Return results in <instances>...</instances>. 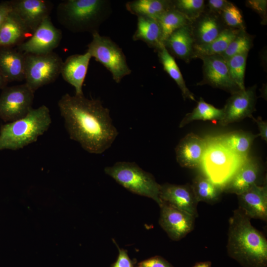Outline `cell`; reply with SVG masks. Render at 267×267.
<instances>
[{
  "mask_svg": "<svg viewBox=\"0 0 267 267\" xmlns=\"http://www.w3.org/2000/svg\"><path fill=\"white\" fill-rule=\"evenodd\" d=\"M258 125V127L259 131V136H260L263 140L266 141H267V121L262 120V118L258 117V118H255L253 116L251 118Z\"/></svg>",
  "mask_w": 267,
  "mask_h": 267,
  "instance_id": "60d3db41",
  "label": "cell"
},
{
  "mask_svg": "<svg viewBox=\"0 0 267 267\" xmlns=\"http://www.w3.org/2000/svg\"><path fill=\"white\" fill-rule=\"evenodd\" d=\"M259 173L257 162L248 157L224 185L223 191L237 195L241 194L257 183Z\"/></svg>",
  "mask_w": 267,
  "mask_h": 267,
  "instance_id": "ffe728a7",
  "label": "cell"
},
{
  "mask_svg": "<svg viewBox=\"0 0 267 267\" xmlns=\"http://www.w3.org/2000/svg\"><path fill=\"white\" fill-rule=\"evenodd\" d=\"M31 36L30 32L11 10L0 29V48L17 47Z\"/></svg>",
  "mask_w": 267,
  "mask_h": 267,
  "instance_id": "603a6c76",
  "label": "cell"
},
{
  "mask_svg": "<svg viewBox=\"0 0 267 267\" xmlns=\"http://www.w3.org/2000/svg\"><path fill=\"white\" fill-rule=\"evenodd\" d=\"M8 82L0 70V89L6 87Z\"/></svg>",
  "mask_w": 267,
  "mask_h": 267,
  "instance_id": "b9f144b4",
  "label": "cell"
},
{
  "mask_svg": "<svg viewBox=\"0 0 267 267\" xmlns=\"http://www.w3.org/2000/svg\"><path fill=\"white\" fill-rule=\"evenodd\" d=\"M211 262L205 261L197 263L192 267H211Z\"/></svg>",
  "mask_w": 267,
  "mask_h": 267,
  "instance_id": "7bdbcfd3",
  "label": "cell"
},
{
  "mask_svg": "<svg viewBox=\"0 0 267 267\" xmlns=\"http://www.w3.org/2000/svg\"><path fill=\"white\" fill-rule=\"evenodd\" d=\"M248 54V52L239 54L226 60L230 77L240 90L246 89L244 78Z\"/></svg>",
  "mask_w": 267,
  "mask_h": 267,
  "instance_id": "1f68e13d",
  "label": "cell"
},
{
  "mask_svg": "<svg viewBox=\"0 0 267 267\" xmlns=\"http://www.w3.org/2000/svg\"><path fill=\"white\" fill-rule=\"evenodd\" d=\"M132 38L133 41H141L156 51L164 45L158 20L149 17L137 16L136 29Z\"/></svg>",
  "mask_w": 267,
  "mask_h": 267,
  "instance_id": "d4e9b609",
  "label": "cell"
},
{
  "mask_svg": "<svg viewBox=\"0 0 267 267\" xmlns=\"http://www.w3.org/2000/svg\"><path fill=\"white\" fill-rule=\"evenodd\" d=\"M246 6L256 11L262 18V23L267 24V1L266 0H248Z\"/></svg>",
  "mask_w": 267,
  "mask_h": 267,
  "instance_id": "d590c367",
  "label": "cell"
},
{
  "mask_svg": "<svg viewBox=\"0 0 267 267\" xmlns=\"http://www.w3.org/2000/svg\"><path fill=\"white\" fill-rule=\"evenodd\" d=\"M51 123L49 109L43 105L32 108L21 119L2 125L0 128V151L18 150L36 142L48 129Z\"/></svg>",
  "mask_w": 267,
  "mask_h": 267,
  "instance_id": "277c9868",
  "label": "cell"
},
{
  "mask_svg": "<svg viewBox=\"0 0 267 267\" xmlns=\"http://www.w3.org/2000/svg\"><path fill=\"white\" fill-rule=\"evenodd\" d=\"M139 267H174L168 262L159 256H155L138 263Z\"/></svg>",
  "mask_w": 267,
  "mask_h": 267,
  "instance_id": "74e56055",
  "label": "cell"
},
{
  "mask_svg": "<svg viewBox=\"0 0 267 267\" xmlns=\"http://www.w3.org/2000/svg\"><path fill=\"white\" fill-rule=\"evenodd\" d=\"M62 31L46 18L26 41L15 48L24 53L42 54L50 53L58 46Z\"/></svg>",
  "mask_w": 267,
  "mask_h": 267,
  "instance_id": "9c48e42d",
  "label": "cell"
},
{
  "mask_svg": "<svg viewBox=\"0 0 267 267\" xmlns=\"http://www.w3.org/2000/svg\"><path fill=\"white\" fill-rule=\"evenodd\" d=\"M12 11L32 35L50 14L53 3L46 0H10Z\"/></svg>",
  "mask_w": 267,
  "mask_h": 267,
  "instance_id": "4fadbf2b",
  "label": "cell"
},
{
  "mask_svg": "<svg viewBox=\"0 0 267 267\" xmlns=\"http://www.w3.org/2000/svg\"><path fill=\"white\" fill-rule=\"evenodd\" d=\"M25 54L14 47L0 48V70L8 83L25 80Z\"/></svg>",
  "mask_w": 267,
  "mask_h": 267,
  "instance_id": "44dd1931",
  "label": "cell"
},
{
  "mask_svg": "<svg viewBox=\"0 0 267 267\" xmlns=\"http://www.w3.org/2000/svg\"><path fill=\"white\" fill-rule=\"evenodd\" d=\"M241 30L226 27L220 35L210 43L194 45L195 58L222 53Z\"/></svg>",
  "mask_w": 267,
  "mask_h": 267,
  "instance_id": "f1b7e54d",
  "label": "cell"
},
{
  "mask_svg": "<svg viewBox=\"0 0 267 267\" xmlns=\"http://www.w3.org/2000/svg\"><path fill=\"white\" fill-rule=\"evenodd\" d=\"M229 3V1L226 0H209L205 5V9L220 16Z\"/></svg>",
  "mask_w": 267,
  "mask_h": 267,
  "instance_id": "8d00e7d4",
  "label": "cell"
},
{
  "mask_svg": "<svg viewBox=\"0 0 267 267\" xmlns=\"http://www.w3.org/2000/svg\"><path fill=\"white\" fill-rule=\"evenodd\" d=\"M253 45L252 37L245 30H241L221 55L226 61L235 55L249 52Z\"/></svg>",
  "mask_w": 267,
  "mask_h": 267,
  "instance_id": "d6a6232c",
  "label": "cell"
},
{
  "mask_svg": "<svg viewBox=\"0 0 267 267\" xmlns=\"http://www.w3.org/2000/svg\"><path fill=\"white\" fill-rule=\"evenodd\" d=\"M191 27L194 45L210 43L217 38L227 27L219 15L205 10L191 22Z\"/></svg>",
  "mask_w": 267,
  "mask_h": 267,
  "instance_id": "ac0fdd59",
  "label": "cell"
},
{
  "mask_svg": "<svg viewBox=\"0 0 267 267\" xmlns=\"http://www.w3.org/2000/svg\"><path fill=\"white\" fill-rule=\"evenodd\" d=\"M191 186L198 202H217L223 191L222 186L215 183L206 175L201 174L195 177Z\"/></svg>",
  "mask_w": 267,
  "mask_h": 267,
  "instance_id": "83f0119b",
  "label": "cell"
},
{
  "mask_svg": "<svg viewBox=\"0 0 267 267\" xmlns=\"http://www.w3.org/2000/svg\"><path fill=\"white\" fill-rule=\"evenodd\" d=\"M106 174L131 192L151 198L159 206L161 185L152 174L140 168L134 162H118L104 169Z\"/></svg>",
  "mask_w": 267,
  "mask_h": 267,
  "instance_id": "5b68a950",
  "label": "cell"
},
{
  "mask_svg": "<svg viewBox=\"0 0 267 267\" xmlns=\"http://www.w3.org/2000/svg\"><path fill=\"white\" fill-rule=\"evenodd\" d=\"M216 141L211 146L207 143L202 160H204V163L206 165L205 168L208 174L207 176L213 182L218 173L225 171L226 169L229 168L232 163V158L230 157L234 155Z\"/></svg>",
  "mask_w": 267,
  "mask_h": 267,
  "instance_id": "cb8c5ba5",
  "label": "cell"
},
{
  "mask_svg": "<svg viewBox=\"0 0 267 267\" xmlns=\"http://www.w3.org/2000/svg\"><path fill=\"white\" fill-rule=\"evenodd\" d=\"M58 106L70 139L90 153H102L118 134L109 110L99 100L65 93Z\"/></svg>",
  "mask_w": 267,
  "mask_h": 267,
  "instance_id": "6da1fadb",
  "label": "cell"
},
{
  "mask_svg": "<svg viewBox=\"0 0 267 267\" xmlns=\"http://www.w3.org/2000/svg\"><path fill=\"white\" fill-rule=\"evenodd\" d=\"M92 36L87 51L111 73L116 83H119L131 73L122 49L109 37L101 36L99 32Z\"/></svg>",
  "mask_w": 267,
  "mask_h": 267,
  "instance_id": "8992f818",
  "label": "cell"
},
{
  "mask_svg": "<svg viewBox=\"0 0 267 267\" xmlns=\"http://www.w3.org/2000/svg\"><path fill=\"white\" fill-rule=\"evenodd\" d=\"M112 12L109 0H66L56 9L59 23L73 33L99 32L101 25Z\"/></svg>",
  "mask_w": 267,
  "mask_h": 267,
  "instance_id": "3957f363",
  "label": "cell"
},
{
  "mask_svg": "<svg viewBox=\"0 0 267 267\" xmlns=\"http://www.w3.org/2000/svg\"><path fill=\"white\" fill-rule=\"evenodd\" d=\"M191 23L175 30L164 43L165 47L172 56L185 62H189L195 58V43Z\"/></svg>",
  "mask_w": 267,
  "mask_h": 267,
  "instance_id": "d6986e66",
  "label": "cell"
},
{
  "mask_svg": "<svg viewBox=\"0 0 267 267\" xmlns=\"http://www.w3.org/2000/svg\"><path fill=\"white\" fill-rule=\"evenodd\" d=\"M91 58L90 54L86 51L84 54L70 55L63 61L60 74L66 82L74 88L76 95H84L83 85Z\"/></svg>",
  "mask_w": 267,
  "mask_h": 267,
  "instance_id": "e0dca14e",
  "label": "cell"
},
{
  "mask_svg": "<svg viewBox=\"0 0 267 267\" xmlns=\"http://www.w3.org/2000/svg\"><path fill=\"white\" fill-rule=\"evenodd\" d=\"M156 51L159 61L162 65L164 71L176 83L181 90L183 99L185 100L188 99L191 100L196 101L194 95L187 87L174 57L170 54L164 45Z\"/></svg>",
  "mask_w": 267,
  "mask_h": 267,
  "instance_id": "4316f807",
  "label": "cell"
},
{
  "mask_svg": "<svg viewBox=\"0 0 267 267\" xmlns=\"http://www.w3.org/2000/svg\"><path fill=\"white\" fill-rule=\"evenodd\" d=\"M256 85L231 94L223 108V114L218 122L222 126L253 117L256 111Z\"/></svg>",
  "mask_w": 267,
  "mask_h": 267,
  "instance_id": "8fae6325",
  "label": "cell"
},
{
  "mask_svg": "<svg viewBox=\"0 0 267 267\" xmlns=\"http://www.w3.org/2000/svg\"><path fill=\"white\" fill-rule=\"evenodd\" d=\"M238 196L239 207L249 218L267 220V185L254 184Z\"/></svg>",
  "mask_w": 267,
  "mask_h": 267,
  "instance_id": "2e32d148",
  "label": "cell"
},
{
  "mask_svg": "<svg viewBox=\"0 0 267 267\" xmlns=\"http://www.w3.org/2000/svg\"><path fill=\"white\" fill-rule=\"evenodd\" d=\"M25 54V84L34 92L58 78L63 63L58 54L53 51L42 54Z\"/></svg>",
  "mask_w": 267,
  "mask_h": 267,
  "instance_id": "52a82bcc",
  "label": "cell"
},
{
  "mask_svg": "<svg viewBox=\"0 0 267 267\" xmlns=\"http://www.w3.org/2000/svg\"><path fill=\"white\" fill-rule=\"evenodd\" d=\"M34 93L25 83L3 89L0 95V119L9 123L26 116L33 108Z\"/></svg>",
  "mask_w": 267,
  "mask_h": 267,
  "instance_id": "ba28073f",
  "label": "cell"
},
{
  "mask_svg": "<svg viewBox=\"0 0 267 267\" xmlns=\"http://www.w3.org/2000/svg\"><path fill=\"white\" fill-rule=\"evenodd\" d=\"M223 114V108H217L200 97L197 106L191 112L186 114L180 121L179 128H182L196 120L219 122L222 118Z\"/></svg>",
  "mask_w": 267,
  "mask_h": 267,
  "instance_id": "f546056e",
  "label": "cell"
},
{
  "mask_svg": "<svg viewBox=\"0 0 267 267\" xmlns=\"http://www.w3.org/2000/svg\"><path fill=\"white\" fill-rule=\"evenodd\" d=\"M160 207L159 223L172 240L179 241L193 230L194 217L166 202Z\"/></svg>",
  "mask_w": 267,
  "mask_h": 267,
  "instance_id": "7c38bea8",
  "label": "cell"
},
{
  "mask_svg": "<svg viewBox=\"0 0 267 267\" xmlns=\"http://www.w3.org/2000/svg\"><path fill=\"white\" fill-rule=\"evenodd\" d=\"M160 197L166 202L181 210L198 217V201L191 184L178 185L166 183L161 185Z\"/></svg>",
  "mask_w": 267,
  "mask_h": 267,
  "instance_id": "5bb4252c",
  "label": "cell"
},
{
  "mask_svg": "<svg viewBox=\"0 0 267 267\" xmlns=\"http://www.w3.org/2000/svg\"><path fill=\"white\" fill-rule=\"evenodd\" d=\"M157 20L161 28L163 43L175 30L191 23L184 15L174 8L165 12Z\"/></svg>",
  "mask_w": 267,
  "mask_h": 267,
  "instance_id": "4dcf8cb0",
  "label": "cell"
},
{
  "mask_svg": "<svg viewBox=\"0 0 267 267\" xmlns=\"http://www.w3.org/2000/svg\"><path fill=\"white\" fill-rule=\"evenodd\" d=\"M138 267V266H137V267Z\"/></svg>",
  "mask_w": 267,
  "mask_h": 267,
  "instance_id": "ee69618b",
  "label": "cell"
},
{
  "mask_svg": "<svg viewBox=\"0 0 267 267\" xmlns=\"http://www.w3.org/2000/svg\"><path fill=\"white\" fill-rule=\"evenodd\" d=\"M203 61V80L197 85H208L223 89L231 94L240 90L232 80L226 61L220 54L199 56Z\"/></svg>",
  "mask_w": 267,
  "mask_h": 267,
  "instance_id": "30bf717a",
  "label": "cell"
},
{
  "mask_svg": "<svg viewBox=\"0 0 267 267\" xmlns=\"http://www.w3.org/2000/svg\"><path fill=\"white\" fill-rule=\"evenodd\" d=\"M126 7L137 17H146L157 20L173 6L172 0H134L127 2Z\"/></svg>",
  "mask_w": 267,
  "mask_h": 267,
  "instance_id": "484cf974",
  "label": "cell"
},
{
  "mask_svg": "<svg viewBox=\"0 0 267 267\" xmlns=\"http://www.w3.org/2000/svg\"><path fill=\"white\" fill-rule=\"evenodd\" d=\"M258 136L259 134L238 130L221 134L216 140L233 154L245 161L248 158L254 140Z\"/></svg>",
  "mask_w": 267,
  "mask_h": 267,
  "instance_id": "7402d4cb",
  "label": "cell"
},
{
  "mask_svg": "<svg viewBox=\"0 0 267 267\" xmlns=\"http://www.w3.org/2000/svg\"><path fill=\"white\" fill-rule=\"evenodd\" d=\"M119 254L116 261L112 267H134L133 263L129 258L127 251L117 246Z\"/></svg>",
  "mask_w": 267,
  "mask_h": 267,
  "instance_id": "f35d334b",
  "label": "cell"
},
{
  "mask_svg": "<svg viewBox=\"0 0 267 267\" xmlns=\"http://www.w3.org/2000/svg\"><path fill=\"white\" fill-rule=\"evenodd\" d=\"M173 8L184 15L191 22L200 16L205 10L203 0H172Z\"/></svg>",
  "mask_w": 267,
  "mask_h": 267,
  "instance_id": "836d02e7",
  "label": "cell"
},
{
  "mask_svg": "<svg viewBox=\"0 0 267 267\" xmlns=\"http://www.w3.org/2000/svg\"><path fill=\"white\" fill-rule=\"evenodd\" d=\"M207 143L205 139L196 134H187L175 148L177 162L184 168L199 167L201 165Z\"/></svg>",
  "mask_w": 267,
  "mask_h": 267,
  "instance_id": "9a60e30c",
  "label": "cell"
},
{
  "mask_svg": "<svg viewBox=\"0 0 267 267\" xmlns=\"http://www.w3.org/2000/svg\"><path fill=\"white\" fill-rule=\"evenodd\" d=\"M11 10L10 0L0 2V29Z\"/></svg>",
  "mask_w": 267,
  "mask_h": 267,
  "instance_id": "ab89813d",
  "label": "cell"
},
{
  "mask_svg": "<svg viewBox=\"0 0 267 267\" xmlns=\"http://www.w3.org/2000/svg\"><path fill=\"white\" fill-rule=\"evenodd\" d=\"M220 16L226 27L245 30L242 13L232 3L229 2Z\"/></svg>",
  "mask_w": 267,
  "mask_h": 267,
  "instance_id": "e575fe53",
  "label": "cell"
},
{
  "mask_svg": "<svg viewBox=\"0 0 267 267\" xmlns=\"http://www.w3.org/2000/svg\"><path fill=\"white\" fill-rule=\"evenodd\" d=\"M227 251L243 267H267V240L239 208L229 219Z\"/></svg>",
  "mask_w": 267,
  "mask_h": 267,
  "instance_id": "7a4b0ae2",
  "label": "cell"
}]
</instances>
